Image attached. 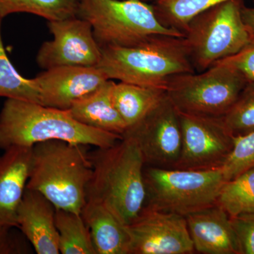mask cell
Instances as JSON below:
<instances>
[{
	"instance_id": "3",
	"label": "cell",
	"mask_w": 254,
	"mask_h": 254,
	"mask_svg": "<svg viewBox=\"0 0 254 254\" xmlns=\"http://www.w3.org/2000/svg\"><path fill=\"white\" fill-rule=\"evenodd\" d=\"M98 67L110 80L164 88L170 78L195 72L184 37L156 35L130 47H103Z\"/></svg>"
},
{
	"instance_id": "19",
	"label": "cell",
	"mask_w": 254,
	"mask_h": 254,
	"mask_svg": "<svg viewBox=\"0 0 254 254\" xmlns=\"http://www.w3.org/2000/svg\"><path fill=\"white\" fill-rule=\"evenodd\" d=\"M166 95L164 88H152L120 81L115 83L114 104L121 115L127 129L135 126Z\"/></svg>"
},
{
	"instance_id": "13",
	"label": "cell",
	"mask_w": 254,
	"mask_h": 254,
	"mask_svg": "<svg viewBox=\"0 0 254 254\" xmlns=\"http://www.w3.org/2000/svg\"><path fill=\"white\" fill-rule=\"evenodd\" d=\"M34 79L39 88L41 105L67 110L109 78L98 66H60L45 70Z\"/></svg>"
},
{
	"instance_id": "12",
	"label": "cell",
	"mask_w": 254,
	"mask_h": 254,
	"mask_svg": "<svg viewBox=\"0 0 254 254\" xmlns=\"http://www.w3.org/2000/svg\"><path fill=\"white\" fill-rule=\"evenodd\" d=\"M127 227L131 237L130 254L195 253L184 215L144 207Z\"/></svg>"
},
{
	"instance_id": "5",
	"label": "cell",
	"mask_w": 254,
	"mask_h": 254,
	"mask_svg": "<svg viewBox=\"0 0 254 254\" xmlns=\"http://www.w3.org/2000/svg\"><path fill=\"white\" fill-rule=\"evenodd\" d=\"M76 16L91 25L100 48L133 46L156 35L185 36L164 26L153 4L140 0H78Z\"/></svg>"
},
{
	"instance_id": "22",
	"label": "cell",
	"mask_w": 254,
	"mask_h": 254,
	"mask_svg": "<svg viewBox=\"0 0 254 254\" xmlns=\"http://www.w3.org/2000/svg\"><path fill=\"white\" fill-rule=\"evenodd\" d=\"M227 1L230 0H156L152 4L164 26L184 33L196 15Z\"/></svg>"
},
{
	"instance_id": "8",
	"label": "cell",
	"mask_w": 254,
	"mask_h": 254,
	"mask_svg": "<svg viewBox=\"0 0 254 254\" xmlns=\"http://www.w3.org/2000/svg\"><path fill=\"white\" fill-rule=\"evenodd\" d=\"M247 83L236 68L220 60L201 72L173 76L167 85L166 93L180 113L220 118Z\"/></svg>"
},
{
	"instance_id": "11",
	"label": "cell",
	"mask_w": 254,
	"mask_h": 254,
	"mask_svg": "<svg viewBox=\"0 0 254 254\" xmlns=\"http://www.w3.org/2000/svg\"><path fill=\"white\" fill-rule=\"evenodd\" d=\"M48 26L53 39L44 42L38 50L36 61L40 67L47 70L60 66H98L101 48L88 21L76 16L48 21Z\"/></svg>"
},
{
	"instance_id": "18",
	"label": "cell",
	"mask_w": 254,
	"mask_h": 254,
	"mask_svg": "<svg viewBox=\"0 0 254 254\" xmlns=\"http://www.w3.org/2000/svg\"><path fill=\"white\" fill-rule=\"evenodd\" d=\"M115 83L109 79L96 91L75 102L67 110L70 115L86 126L123 136L127 127L114 104Z\"/></svg>"
},
{
	"instance_id": "26",
	"label": "cell",
	"mask_w": 254,
	"mask_h": 254,
	"mask_svg": "<svg viewBox=\"0 0 254 254\" xmlns=\"http://www.w3.org/2000/svg\"><path fill=\"white\" fill-rule=\"evenodd\" d=\"M254 168V131L234 138V146L223 166L226 181L233 180L247 170Z\"/></svg>"
},
{
	"instance_id": "16",
	"label": "cell",
	"mask_w": 254,
	"mask_h": 254,
	"mask_svg": "<svg viewBox=\"0 0 254 254\" xmlns=\"http://www.w3.org/2000/svg\"><path fill=\"white\" fill-rule=\"evenodd\" d=\"M32 148L11 147L0 156V226L18 228V209L29 179Z\"/></svg>"
},
{
	"instance_id": "27",
	"label": "cell",
	"mask_w": 254,
	"mask_h": 254,
	"mask_svg": "<svg viewBox=\"0 0 254 254\" xmlns=\"http://www.w3.org/2000/svg\"><path fill=\"white\" fill-rule=\"evenodd\" d=\"M241 254H254V211L230 218Z\"/></svg>"
},
{
	"instance_id": "20",
	"label": "cell",
	"mask_w": 254,
	"mask_h": 254,
	"mask_svg": "<svg viewBox=\"0 0 254 254\" xmlns=\"http://www.w3.org/2000/svg\"><path fill=\"white\" fill-rule=\"evenodd\" d=\"M55 223L60 254H97L91 232L81 213L56 209Z\"/></svg>"
},
{
	"instance_id": "9",
	"label": "cell",
	"mask_w": 254,
	"mask_h": 254,
	"mask_svg": "<svg viewBox=\"0 0 254 254\" xmlns=\"http://www.w3.org/2000/svg\"><path fill=\"white\" fill-rule=\"evenodd\" d=\"M123 135L136 141L145 166L175 168L181 154L182 128L180 113L167 93L141 122Z\"/></svg>"
},
{
	"instance_id": "17",
	"label": "cell",
	"mask_w": 254,
	"mask_h": 254,
	"mask_svg": "<svg viewBox=\"0 0 254 254\" xmlns=\"http://www.w3.org/2000/svg\"><path fill=\"white\" fill-rule=\"evenodd\" d=\"M81 215L91 232L97 254H130L128 227L106 206L86 201Z\"/></svg>"
},
{
	"instance_id": "2",
	"label": "cell",
	"mask_w": 254,
	"mask_h": 254,
	"mask_svg": "<svg viewBox=\"0 0 254 254\" xmlns=\"http://www.w3.org/2000/svg\"><path fill=\"white\" fill-rule=\"evenodd\" d=\"M122 138L78 123L67 110L33 102L8 98L0 112V148L4 150L54 140L107 148Z\"/></svg>"
},
{
	"instance_id": "29",
	"label": "cell",
	"mask_w": 254,
	"mask_h": 254,
	"mask_svg": "<svg viewBox=\"0 0 254 254\" xmlns=\"http://www.w3.org/2000/svg\"><path fill=\"white\" fill-rule=\"evenodd\" d=\"M17 227L0 226V254L28 253L26 244L15 232Z\"/></svg>"
},
{
	"instance_id": "6",
	"label": "cell",
	"mask_w": 254,
	"mask_h": 254,
	"mask_svg": "<svg viewBox=\"0 0 254 254\" xmlns=\"http://www.w3.org/2000/svg\"><path fill=\"white\" fill-rule=\"evenodd\" d=\"M243 6V0H230L190 20L184 40L195 72L236 54L252 41L242 19Z\"/></svg>"
},
{
	"instance_id": "31",
	"label": "cell",
	"mask_w": 254,
	"mask_h": 254,
	"mask_svg": "<svg viewBox=\"0 0 254 254\" xmlns=\"http://www.w3.org/2000/svg\"><path fill=\"white\" fill-rule=\"evenodd\" d=\"M140 1H144V2L150 3V4H153L155 2L156 0H140Z\"/></svg>"
},
{
	"instance_id": "30",
	"label": "cell",
	"mask_w": 254,
	"mask_h": 254,
	"mask_svg": "<svg viewBox=\"0 0 254 254\" xmlns=\"http://www.w3.org/2000/svg\"><path fill=\"white\" fill-rule=\"evenodd\" d=\"M242 19L251 36L254 38V7H247L244 5L242 9Z\"/></svg>"
},
{
	"instance_id": "25",
	"label": "cell",
	"mask_w": 254,
	"mask_h": 254,
	"mask_svg": "<svg viewBox=\"0 0 254 254\" xmlns=\"http://www.w3.org/2000/svg\"><path fill=\"white\" fill-rule=\"evenodd\" d=\"M222 120L233 137L254 131V83H247Z\"/></svg>"
},
{
	"instance_id": "24",
	"label": "cell",
	"mask_w": 254,
	"mask_h": 254,
	"mask_svg": "<svg viewBox=\"0 0 254 254\" xmlns=\"http://www.w3.org/2000/svg\"><path fill=\"white\" fill-rule=\"evenodd\" d=\"M217 205L221 207L230 218L254 211V168L225 182L219 194Z\"/></svg>"
},
{
	"instance_id": "21",
	"label": "cell",
	"mask_w": 254,
	"mask_h": 254,
	"mask_svg": "<svg viewBox=\"0 0 254 254\" xmlns=\"http://www.w3.org/2000/svg\"><path fill=\"white\" fill-rule=\"evenodd\" d=\"M78 0H0L1 19L16 13H28L60 21L76 16Z\"/></svg>"
},
{
	"instance_id": "7",
	"label": "cell",
	"mask_w": 254,
	"mask_h": 254,
	"mask_svg": "<svg viewBox=\"0 0 254 254\" xmlns=\"http://www.w3.org/2000/svg\"><path fill=\"white\" fill-rule=\"evenodd\" d=\"M145 208L186 215L217 204L226 180L222 168L187 170L145 166Z\"/></svg>"
},
{
	"instance_id": "4",
	"label": "cell",
	"mask_w": 254,
	"mask_h": 254,
	"mask_svg": "<svg viewBox=\"0 0 254 254\" xmlns=\"http://www.w3.org/2000/svg\"><path fill=\"white\" fill-rule=\"evenodd\" d=\"M88 145L69 142H42L32 148L26 188L46 197L56 209L81 213L91 178Z\"/></svg>"
},
{
	"instance_id": "1",
	"label": "cell",
	"mask_w": 254,
	"mask_h": 254,
	"mask_svg": "<svg viewBox=\"0 0 254 254\" xmlns=\"http://www.w3.org/2000/svg\"><path fill=\"white\" fill-rule=\"evenodd\" d=\"M92 175L86 201L104 205L125 225L134 221L146 201L144 159L132 137L123 135L115 145L89 153Z\"/></svg>"
},
{
	"instance_id": "10",
	"label": "cell",
	"mask_w": 254,
	"mask_h": 254,
	"mask_svg": "<svg viewBox=\"0 0 254 254\" xmlns=\"http://www.w3.org/2000/svg\"><path fill=\"white\" fill-rule=\"evenodd\" d=\"M180 120L182 146L175 169L210 170L222 168L231 153L235 138L227 131L222 118L180 113Z\"/></svg>"
},
{
	"instance_id": "15",
	"label": "cell",
	"mask_w": 254,
	"mask_h": 254,
	"mask_svg": "<svg viewBox=\"0 0 254 254\" xmlns=\"http://www.w3.org/2000/svg\"><path fill=\"white\" fill-rule=\"evenodd\" d=\"M195 252L203 254H241L228 214L215 204L186 215Z\"/></svg>"
},
{
	"instance_id": "14",
	"label": "cell",
	"mask_w": 254,
	"mask_h": 254,
	"mask_svg": "<svg viewBox=\"0 0 254 254\" xmlns=\"http://www.w3.org/2000/svg\"><path fill=\"white\" fill-rule=\"evenodd\" d=\"M56 208L46 197L26 188L17 213L18 229L38 254H59Z\"/></svg>"
},
{
	"instance_id": "23",
	"label": "cell",
	"mask_w": 254,
	"mask_h": 254,
	"mask_svg": "<svg viewBox=\"0 0 254 254\" xmlns=\"http://www.w3.org/2000/svg\"><path fill=\"white\" fill-rule=\"evenodd\" d=\"M1 21L0 18V97L41 104V94L34 78L23 77L6 55L1 37Z\"/></svg>"
},
{
	"instance_id": "28",
	"label": "cell",
	"mask_w": 254,
	"mask_h": 254,
	"mask_svg": "<svg viewBox=\"0 0 254 254\" xmlns=\"http://www.w3.org/2000/svg\"><path fill=\"white\" fill-rule=\"evenodd\" d=\"M222 61L236 68L248 83H254V38L236 54Z\"/></svg>"
}]
</instances>
